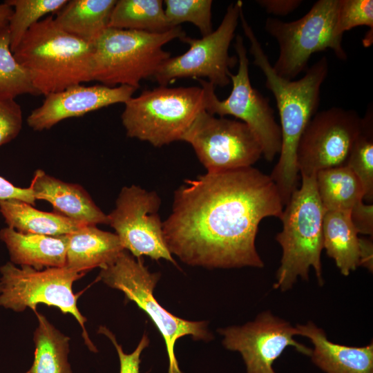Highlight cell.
<instances>
[{
    "label": "cell",
    "instance_id": "38",
    "mask_svg": "<svg viewBox=\"0 0 373 373\" xmlns=\"http://www.w3.org/2000/svg\"><path fill=\"white\" fill-rule=\"evenodd\" d=\"M12 12V8L6 1L0 3V30L8 28Z\"/></svg>",
    "mask_w": 373,
    "mask_h": 373
},
{
    "label": "cell",
    "instance_id": "37",
    "mask_svg": "<svg viewBox=\"0 0 373 373\" xmlns=\"http://www.w3.org/2000/svg\"><path fill=\"white\" fill-rule=\"evenodd\" d=\"M360 266L372 272L373 270V243L369 238H360Z\"/></svg>",
    "mask_w": 373,
    "mask_h": 373
},
{
    "label": "cell",
    "instance_id": "1",
    "mask_svg": "<svg viewBox=\"0 0 373 373\" xmlns=\"http://www.w3.org/2000/svg\"><path fill=\"white\" fill-rule=\"evenodd\" d=\"M284 209L270 178L253 166L186 180L162 222L168 249L183 262L207 268H262L256 248L260 222Z\"/></svg>",
    "mask_w": 373,
    "mask_h": 373
},
{
    "label": "cell",
    "instance_id": "18",
    "mask_svg": "<svg viewBox=\"0 0 373 373\" xmlns=\"http://www.w3.org/2000/svg\"><path fill=\"white\" fill-rule=\"evenodd\" d=\"M298 335L308 338L314 345L313 363L326 373H373V343L351 347L329 341L325 332L312 321L296 325Z\"/></svg>",
    "mask_w": 373,
    "mask_h": 373
},
{
    "label": "cell",
    "instance_id": "39",
    "mask_svg": "<svg viewBox=\"0 0 373 373\" xmlns=\"http://www.w3.org/2000/svg\"><path fill=\"white\" fill-rule=\"evenodd\" d=\"M25 373H30V372H29V371H27V372H25Z\"/></svg>",
    "mask_w": 373,
    "mask_h": 373
},
{
    "label": "cell",
    "instance_id": "19",
    "mask_svg": "<svg viewBox=\"0 0 373 373\" xmlns=\"http://www.w3.org/2000/svg\"><path fill=\"white\" fill-rule=\"evenodd\" d=\"M0 240L8 251L10 262L15 265L37 270L66 265L67 235L23 233L7 227L0 230Z\"/></svg>",
    "mask_w": 373,
    "mask_h": 373
},
{
    "label": "cell",
    "instance_id": "33",
    "mask_svg": "<svg viewBox=\"0 0 373 373\" xmlns=\"http://www.w3.org/2000/svg\"><path fill=\"white\" fill-rule=\"evenodd\" d=\"M98 333L104 334L114 345L120 363L119 373H139L140 355L142 351L148 347L149 339L146 335H144L135 350L131 354H126L122 346L118 344L115 335L106 327L100 326Z\"/></svg>",
    "mask_w": 373,
    "mask_h": 373
},
{
    "label": "cell",
    "instance_id": "34",
    "mask_svg": "<svg viewBox=\"0 0 373 373\" xmlns=\"http://www.w3.org/2000/svg\"><path fill=\"white\" fill-rule=\"evenodd\" d=\"M352 221L358 233L373 234V205L364 202L350 211Z\"/></svg>",
    "mask_w": 373,
    "mask_h": 373
},
{
    "label": "cell",
    "instance_id": "35",
    "mask_svg": "<svg viewBox=\"0 0 373 373\" xmlns=\"http://www.w3.org/2000/svg\"><path fill=\"white\" fill-rule=\"evenodd\" d=\"M0 200H18L35 205V196L30 187L16 186L8 180L0 176Z\"/></svg>",
    "mask_w": 373,
    "mask_h": 373
},
{
    "label": "cell",
    "instance_id": "13",
    "mask_svg": "<svg viewBox=\"0 0 373 373\" xmlns=\"http://www.w3.org/2000/svg\"><path fill=\"white\" fill-rule=\"evenodd\" d=\"M364 119L356 111L332 107L316 112L305 128L296 152L300 176L344 166L361 134Z\"/></svg>",
    "mask_w": 373,
    "mask_h": 373
},
{
    "label": "cell",
    "instance_id": "17",
    "mask_svg": "<svg viewBox=\"0 0 373 373\" xmlns=\"http://www.w3.org/2000/svg\"><path fill=\"white\" fill-rule=\"evenodd\" d=\"M37 200L50 203L61 216L85 225L108 224V216L79 184L68 183L38 169L29 186Z\"/></svg>",
    "mask_w": 373,
    "mask_h": 373
},
{
    "label": "cell",
    "instance_id": "6",
    "mask_svg": "<svg viewBox=\"0 0 373 373\" xmlns=\"http://www.w3.org/2000/svg\"><path fill=\"white\" fill-rule=\"evenodd\" d=\"M204 110L202 86H160L131 97L124 103L121 117L127 136L161 147L182 141Z\"/></svg>",
    "mask_w": 373,
    "mask_h": 373
},
{
    "label": "cell",
    "instance_id": "16",
    "mask_svg": "<svg viewBox=\"0 0 373 373\" xmlns=\"http://www.w3.org/2000/svg\"><path fill=\"white\" fill-rule=\"evenodd\" d=\"M136 90L128 86L75 85L46 95L42 104L30 113L27 123L36 131L48 130L67 118L80 117L115 104H124Z\"/></svg>",
    "mask_w": 373,
    "mask_h": 373
},
{
    "label": "cell",
    "instance_id": "5",
    "mask_svg": "<svg viewBox=\"0 0 373 373\" xmlns=\"http://www.w3.org/2000/svg\"><path fill=\"white\" fill-rule=\"evenodd\" d=\"M184 35L180 26L163 33L108 28L93 44V81L137 89L142 79L153 78L171 57L163 46Z\"/></svg>",
    "mask_w": 373,
    "mask_h": 373
},
{
    "label": "cell",
    "instance_id": "21",
    "mask_svg": "<svg viewBox=\"0 0 373 373\" xmlns=\"http://www.w3.org/2000/svg\"><path fill=\"white\" fill-rule=\"evenodd\" d=\"M115 0H72L57 12L53 21L64 32L93 44L108 28Z\"/></svg>",
    "mask_w": 373,
    "mask_h": 373
},
{
    "label": "cell",
    "instance_id": "32",
    "mask_svg": "<svg viewBox=\"0 0 373 373\" xmlns=\"http://www.w3.org/2000/svg\"><path fill=\"white\" fill-rule=\"evenodd\" d=\"M22 124L20 105L15 99H0V146L17 137Z\"/></svg>",
    "mask_w": 373,
    "mask_h": 373
},
{
    "label": "cell",
    "instance_id": "15",
    "mask_svg": "<svg viewBox=\"0 0 373 373\" xmlns=\"http://www.w3.org/2000/svg\"><path fill=\"white\" fill-rule=\"evenodd\" d=\"M223 336L225 348L240 353L247 373H276L274 362L287 346L311 356L312 349L299 343L296 327L274 316L270 311L259 314L256 319L242 326H230L218 331Z\"/></svg>",
    "mask_w": 373,
    "mask_h": 373
},
{
    "label": "cell",
    "instance_id": "27",
    "mask_svg": "<svg viewBox=\"0 0 373 373\" xmlns=\"http://www.w3.org/2000/svg\"><path fill=\"white\" fill-rule=\"evenodd\" d=\"M29 94L40 95L28 71L14 57L8 28L0 30V99Z\"/></svg>",
    "mask_w": 373,
    "mask_h": 373
},
{
    "label": "cell",
    "instance_id": "2",
    "mask_svg": "<svg viewBox=\"0 0 373 373\" xmlns=\"http://www.w3.org/2000/svg\"><path fill=\"white\" fill-rule=\"evenodd\" d=\"M240 21L245 36L250 42L253 64L265 77V86L274 95L278 107L281 132L279 159L269 175L276 184L283 206L299 187L300 173L296 162L299 140L307 124L317 112L321 85L326 79L329 64L323 56L307 69L298 80L280 77L274 70L261 44L246 20L243 10Z\"/></svg>",
    "mask_w": 373,
    "mask_h": 373
},
{
    "label": "cell",
    "instance_id": "23",
    "mask_svg": "<svg viewBox=\"0 0 373 373\" xmlns=\"http://www.w3.org/2000/svg\"><path fill=\"white\" fill-rule=\"evenodd\" d=\"M0 213L8 227L23 233L64 236L85 225L57 213L39 211L18 200H0Z\"/></svg>",
    "mask_w": 373,
    "mask_h": 373
},
{
    "label": "cell",
    "instance_id": "29",
    "mask_svg": "<svg viewBox=\"0 0 373 373\" xmlns=\"http://www.w3.org/2000/svg\"><path fill=\"white\" fill-rule=\"evenodd\" d=\"M368 108L363 117L364 124L355 142L345 166L350 169L361 181L364 191V200L373 202V114Z\"/></svg>",
    "mask_w": 373,
    "mask_h": 373
},
{
    "label": "cell",
    "instance_id": "3",
    "mask_svg": "<svg viewBox=\"0 0 373 373\" xmlns=\"http://www.w3.org/2000/svg\"><path fill=\"white\" fill-rule=\"evenodd\" d=\"M44 96L93 81V46L58 28L52 15L32 26L13 52Z\"/></svg>",
    "mask_w": 373,
    "mask_h": 373
},
{
    "label": "cell",
    "instance_id": "12",
    "mask_svg": "<svg viewBox=\"0 0 373 373\" xmlns=\"http://www.w3.org/2000/svg\"><path fill=\"white\" fill-rule=\"evenodd\" d=\"M207 172L252 166L262 155V145L244 122L216 117L202 111L184 135Z\"/></svg>",
    "mask_w": 373,
    "mask_h": 373
},
{
    "label": "cell",
    "instance_id": "20",
    "mask_svg": "<svg viewBox=\"0 0 373 373\" xmlns=\"http://www.w3.org/2000/svg\"><path fill=\"white\" fill-rule=\"evenodd\" d=\"M65 267L78 273L113 262L124 250L115 233L84 225L68 234Z\"/></svg>",
    "mask_w": 373,
    "mask_h": 373
},
{
    "label": "cell",
    "instance_id": "31",
    "mask_svg": "<svg viewBox=\"0 0 373 373\" xmlns=\"http://www.w3.org/2000/svg\"><path fill=\"white\" fill-rule=\"evenodd\" d=\"M367 26L373 30L372 0H341L337 32L343 35L345 32L356 26Z\"/></svg>",
    "mask_w": 373,
    "mask_h": 373
},
{
    "label": "cell",
    "instance_id": "10",
    "mask_svg": "<svg viewBox=\"0 0 373 373\" xmlns=\"http://www.w3.org/2000/svg\"><path fill=\"white\" fill-rule=\"evenodd\" d=\"M234 48L238 69L236 74L229 73L232 89L227 99L220 100L214 92L215 86L200 79L205 90V110L212 115H232L241 119L258 138L264 157L272 161L281 149L280 125L275 120L268 99L251 86L247 49L240 35L236 37Z\"/></svg>",
    "mask_w": 373,
    "mask_h": 373
},
{
    "label": "cell",
    "instance_id": "28",
    "mask_svg": "<svg viewBox=\"0 0 373 373\" xmlns=\"http://www.w3.org/2000/svg\"><path fill=\"white\" fill-rule=\"evenodd\" d=\"M13 10L8 29L13 52L30 28L48 14L57 12L68 0H6Z\"/></svg>",
    "mask_w": 373,
    "mask_h": 373
},
{
    "label": "cell",
    "instance_id": "11",
    "mask_svg": "<svg viewBox=\"0 0 373 373\" xmlns=\"http://www.w3.org/2000/svg\"><path fill=\"white\" fill-rule=\"evenodd\" d=\"M242 1L231 3L227 8L220 26L201 39L186 35L180 40L189 45L184 53L170 57L157 70L153 78L160 86H167L180 78H207L214 86L224 87L230 83V68L238 63V58L230 56L229 48L235 36L240 20Z\"/></svg>",
    "mask_w": 373,
    "mask_h": 373
},
{
    "label": "cell",
    "instance_id": "24",
    "mask_svg": "<svg viewBox=\"0 0 373 373\" xmlns=\"http://www.w3.org/2000/svg\"><path fill=\"white\" fill-rule=\"evenodd\" d=\"M316 183L325 211H351L364 202L361 181L345 165L318 171L316 175Z\"/></svg>",
    "mask_w": 373,
    "mask_h": 373
},
{
    "label": "cell",
    "instance_id": "14",
    "mask_svg": "<svg viewBox=\"0 0 373 373\" xmlns=\"http://www.w3.org/2000/svg\"><path fill=\"white\" fill-rule=\"evenodd\" d=\"M161 200L155 191L139 186H124L115 208L107 215L124 249L137 258L146 256L177 265L166 245L158 213Z\"/></svg>",
    "mask_w": 373,
    "mask_h": 373
},
{
    "label": "cell",
    "instance_id": "9",
    "mask_svg": "<svg viewBox=\"0 0 373 373\" xmlns=\"http://www.w3.org/2000/svg\"><path fill=\"white\" fill-rule=\"evenodd\" d=\"M84 274L66 267L37 270L8 262L0 267V306L16 312L27 308L35 312L39 304L56 307L77 320L86 345L96 352L86 332V318L79 312L73 291V283Z\"/></svg>",
    "mask_w": 373,
    "mask_h": 373
},
{
    "label": "cell",
    "instance_id": "4",
    "mask_svg": "<svg viewBox=\"0 0 373 373\" xmlns=\"http://www.w3.org/2000/svg\"><path fill=\"white\" fill-rule=\"evenodd\" d=\"M300 178V185L284 207L280 218L283 229L276 236L282 257L274 287L281 291L292 288L298 277L308 280L310 267L314 269L318 284L324 283L321 252L325 211L317 192L316 175Z\"/></svg>",
    "mask_w": 373,
    "mask_h": 373
},
{
    "label": "cell",
    "instance_id": "25",
    "mask_svg": "<svg viewBox=\"0 0 373 373\" xmlns=\"http://www.w3.org/2000/svg\"><path fill=\"white\" fill-rule=\"evenodd\" d=\"M34 332L35 356L30 373H72L68 362L70 338L37 311Z\"/></svg>",
    "mask_w": 373,
    "mask_h": 373
},
{
    "label": "cell",
    "instance_id": "22",
    "mask_svg": "<svg viewBox=\"0 0 373 373\" xmlns=\"http://www.w3.org/2000/svg\"><path fill=\"white\" fill-rule=\"evenodd\" d=\"M350 211H326L323 220V249L341 274L349 276L360 266V238Z\"/></svg>",
    "mask_w": 373,
    "mask_h": 373
},
{
    "label": "cell",
    "instance_id": "30",
    "mask_svg": "<svg viewBox=\"0 0 373 373\" xmlns=\"http://www.w3.org/2000/svg\"><path fill=\"white\" fill-rule=\"evenodd\" d=\"M164 13L171 28L190 22L200 30L202 37L213 32L211 0H165Z\"/></svg>",
    "mask_w": 373,
    "mask_h": 373
},
{
    "label": "cell",
    "instance_id": "7",
    "mask_svg": "<svg viewBox=\"0 0 373 373\" xmlns=\"http://www.w3.org/2000/svg\"><path fill=\"white\" fill-rule=\"evenodd\" d=\"M341 0H318L301 18L285 22L269 17L265 30L277 41L279 55L273 66L281 77L293 80L306 71L311 56L332 50L341 60H346L343 35L337 32Z\"/></svg>",
    "mask_w": 373,
    "mask_h": 373
},
{
    "label": "cell",
    "instance_id": "26",
    "mask_svg": "<svg viewBox=\"0 0 373 373\" xmlns=\"http://www.w3.org/2000/svg\"><path fill=\"white\" fill-rule=\"evenodd\" d=\"M161 0H119L111 15L108 28L163 33L169 24Z\"/></svg>",
    "mask_w": 373,
    "mask_h": 373
},
{
    "label": "cell",
    "instance_id": "8",
    "mask_svg": "<svg viewBox=\"0 0 373 373\" xmlns=\"http://www.w3.org/2000/svg\"><path fill=\"white\" fill-rule=\"evenodd\" d=\"M99 278L108 287L123 292L126 299L134 302L153 322L165 342L169 373H183L174 352L178 339L187 335L195 341L213 338L207 321L178 318L160 305L153 296L160 274L150 272L141 258L135 259L128 251L124 249L113 262L101 268Z\"/></svg>",
    "mask_w": 373,
    "mask_h": 373
},
{
    "label": "cell",
    "instance_id": "36",
    "mask_svg": "<svg viewBox=\"0 0 373 373\" xmlns=\"http://www.w3.org/2000/svg\"><path fill=\"white\" fill-rule=\"evenodd\" d=\"M260 5L267 13L276 16H286L297 9L301 0H258Z\"/></svg>",
    "mask_w": 373,
    "mask_h": 373
}]
</instances>
